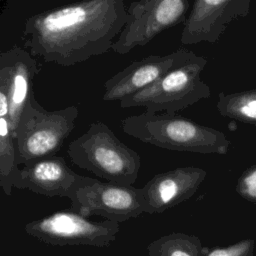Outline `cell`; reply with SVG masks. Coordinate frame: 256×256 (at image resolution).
<instances>
[{
    "label": "cell",
    "mask_w": 256,
    "mask_h": 256,
    "mask_svg": "<svg viewBox=\"0 0 256 256\" xmlns=\"http://www.w3.org/2000/svg\"><path fill=\"white\" fill-rule=\"evenodd\" d=\"M123 0H87L25 20L24 46L32 56L68 67L112 49L127 20Z\"/></svg>",
    "instance_id": "6da1fadb"
},
{
    "label": "cell",
    "mask_w": 256,
    "mask_h": 256,
    "mask_svg": "<svg viewBox=\"0 0 256 256\" xmlns=\"http://www.w3.org/2000/svg\"><path fill=\"white\" fill-rule=\"evenodd\" d=\"M124 133L146 144L176 152L225 155L230 140L215 128L179 114L144 111L121 121Z\"/></svg>",
    "instance_id": "7a4b0ae2"
},
{
    "label": "cell",
    "mask_w": 256,
    "mask_h": 256,
    "mask_svg": "<svg viewBox=\"0 0 256 256\" xmlns=\"http://www.w3.org/2000/svg\"><path fill=\"white\" fill-rule=\"evenodd\" d=\"M70 160L104 181L133 186L141 168L137 151L120 141L109 126L92 122L87 131L67 147Z\"/></svg>",
    "instance_id": "3957f363"
},
{
    "label": "cell",
    "mask_w": 256,
    "mask_h": 256,
    "mask_svg": "<svg viewBox=\"0 0 256 256\" xmlns=\"http://www.w3.org/2000/svg\"><path fill=\"white\" fill-rule=\"evenodd\" d=\"M78 115L79 110L74 105L48 111L32 93L12 132L19 164L55 156L73 131Z\"/></svg>",
    "instance_id": "277c9868"
},
{
    "label": "cell",
    "mask_w": 256,
    "mask_h": 256,
    "mask_svg": "<svg viewBox=\"0 0 256 256\" xmlns=\"http://www.w3.org/2000/svg\"><path fill=\"white\" fill-rule=\"evenodd\" d=\"M207 63L205 57L194 54L152 85L121 100L120 107H143L148 112L177 114L178 111L209 98L210 87L201 79Z\"/></svg>",
    "instance_id": "5b68a950"
},
{
    "label": "cell",
    "mask_w": 256,
    "mask_h": 256,
    "mask_svg": "<svg viewBox=\"0 0 256 256\" xmlns=\"http://www.w3.org/2000/svg\"><path fill=\"white\" fill-rule=\"evenodd\" d=\"M25 232L53 246L107 247L120 231V223L95 221L69 209L53 212L25 224Z\"/></svg>",
    "instance_id": "8992f818"
},
{
    "label": "cell",
    "mask_w": 256,
    "mask_h": 256,
    "mask_svg": "<svg viewBox=\"0 0 256 256\" xmlns=\"http://www.w3.org/2000/svg\"><path fill=\"white\" fill-rule=\"evenodd\" d=\"M71 210L85 217L100 216L118 223L145 213L141 188L81 176L69 197Z\"/></svg>",
    "instance_id": "52a82bcc"
},
{
    "label": "cell",
    "mask_w": 256,
    "mask_h": 256,
    "mask_svg": "<svg viewBox=\"0 0 256 256\" xmlns=\"http://www.w3.org/2000/svg\"><path fill=\"white\" fill-rule=\"evenodd\" d=\"M190 2L188 0H140L131 2L127 20L112 45L115 53L124 55L138 46H144L158 34L184 23Z\"/></svg>",
    "instance_id": "ba28073f"
},
{
    "label": "cell",
    "mask_w": 256,
    "mask_h": 256,
    "mask_svg": "<svg viewBox=\"0 0 256 256\" xmlns=\"http://www.w3.org/2000/svg\"><path fill=\"white\" fill-rule=\"evenodd\" d=\"M40 68L32 54L15 45L0 54V117L9 119L12 132L33 91Z\"/></svg>",
    "instance_id": "9c48e42d"
},
{
    "label": "cell",
    "mask_w": 256,
    "mask_h": 256,
    "mask_svg": "<svg viewBox=\"0 0 256 256\" xmlns=\"http://www.w3.org/2000/svg\"><path fill=\"white\" fill-rule=\"evenodd\" d=\"M250 0H196L180 35L183 45L216 43L228 25L250 12Z\"/></svg>",
    "instance_id": "30bf717a"
},
{
    "label": "cell",
    "mask_w": 256,
    "mask_h": 256,
    "mask_svg": "<svg viewBox=\"0 0 256 256\" xmlns=\"http://www.w3.org/2000/svg\"><path fill=\"white\" fill-rule=\"evenodd\" d=\"M195 53L180 48L166 55H149L133 61L105 83L103 101H121L155 83L167 72L188 61Z\"/></svg>",
    "instance_id": "8fae6325"
},
{
    "label": "cell",
    "mask_w": 256,
    "mask_h": 256,
    "mask_svg": "<svg viewBox=\"0 0 256 256\" xmlns=\"http://www.w3.org/2000/svg\"><path fill=\"white\" fill-rule=\"evenodd\" d=\"M207 176L201 167L183 166L155 174L141 189L145 213L160 214L192 198Z\"/></svg>",
    "instance_id": "7c38bea8"
},
{
    "label": "cell",
    "mask_w": 256,
    "mask_h": 256,
    "mask_svg": "<svg viewBox=\"0 0 256 256\" xmlns=\"http://www.w3.org/2000/svg\"><path fill=\"white\" fill-rule=\"evenodd\" d=\"M81 176L68 166L64 157L55 155L23 165L15 188L69 199Z\"/></svg>",
    "instance_id": "4fadbf2b"
},
{
    "label": "cell",
    "mask_w": 256,
    "mask_h": 256,
    "mask_svg": "<svg viewBox=\"0 0 256 256\" xmlns=\"http://www.w3.org/2000/svg\"><path fill=\"white\" fill-rule=\"evenodd\" d=\"M18 153L10 121L0 117V186L5 195L12 194L19 177Z\"/></svg>",
    "instance_id": "5bb4252c"
},
{
    "label": "cell",
    "mask_w": 256,
    "mask_h": 256,
    "mask_svg": "<svg viewBox=\"0 0 256 256\" xmlns=\"http://www.w3.org/2000/svg\"><path fill=\"white\" fill-rule=\"evenodd\" d=\"M216 108L224 117L256 125V89L228 94L220 92Z\"/></svg>",
    "instance_id": "9a60e30c"
},
{
    "label": "cell",
    "mask_w": 256,
    "mask_h": 256,
    "mask_svg": "<svg viewBox=\"0 0 256 256\" xmlns=\"http://www.w3.org/2000/svg\"><path fill=\"white\" fill-rule=\"evenodd\" d=\"M199 237L183 232H172L150 242L148 256H202Z\"/></svg>",
    "instance_id": "2e32d148"
},
{
    "label": "cell",
    "mask_w": 256,
    "mask_h": 256,
    "mask_svg": "<svg viewBox=\"0 0 256 256\" xmlns=\"http://www.w3.org/2000/svg\"><path fill=\"white\" fill-rule=\"evenodd\" d=\"M254 240H242L226 247H203L202 256H253Z\"/></svg>",
    "instance_id": "e0dca14e"
},
{
    "label": "cell",
    "mask_w": 256,
    "mask_h": 256,
    "mask_svg": "<svg viewBox=\"0 0 256 256\" xmlns=\"http://www.w3.org/2000/svg\"><path fill=\"white\" fill-rule=\"evenodd\" d=\"M236 192L243 199L256 203V163L241 173L236 183Z\"/></svg>",
    "instance_id": "ac0fdd59"
}]
</instances>
